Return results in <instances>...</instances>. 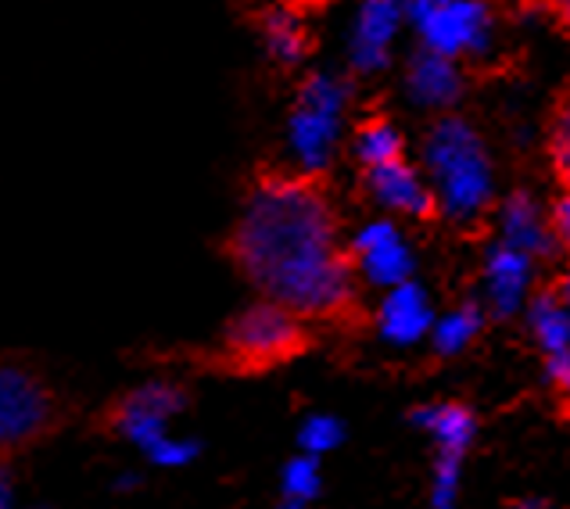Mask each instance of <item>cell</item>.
Returning a JSON list of instances; mask_svg holds the SVG:
<instances>
[{
	"label": "cell",
	"instance_id": "6da1fadb",
	"mask_svg": "<svg viewBox=\"0 0 570 509\" xmlns=\"http://www.w3.org/2000/svg\"><path fill=\"white\" fill-rule=\"evenodd\" d=\"M237 270L302 320H334L355 305V266L337 212L316 176L273 173L252 187L234 226Z\"/></svg>",
	"mask_w": 570,
	"mask_h": 509
},
{
	"label": "cell",
	"instance_id": "7a4b0ae2",
	"mask_svg": "<svg viewBox=\"0 0 570 509\" xmlns=\"http://www.w3.org/2000/svg\"><path fill=\"white\" fill-rule=\"evenodd\" d=\"M420 169L434 190L438 216L452 226H474L495 208V166L484 137L463 115L445 111L423 137Z\"/></svg>",
	"mask_w": 570,
	"mask_h": 509
},
{
	"label": "cell",
	"instance_id": "3957f363",
	"mask_svg": "<svg viewBox=\"0 0 570 509\" xmlns=\"http://www.w3.org/2000/svg\"><path fill=\"white\" fill-rule=\"evenodd\" d=\"M348 101L352 90L341 76L334 72L305 76L287 119V140H291V155L298 161V173L320 176L334 161L341 129H345Z\"/></svg>",
	"mask_w": 570,
	"mask_h": 509
},
{
	"label": "cell",
	"instance_id": "277c9868",
	"mask_svg": "<svg viewBox=\"0 0 570 509\" xmlns=\"http://www.w3.org/2000/svg\"><path fill=\"white\" fill-rule=\"evenodd\" d=\"M305 349V323L281 302H255L226 326L223 352L237 370H269Z\"/></svg>",
	"mask_w": 570,
	"mask_h": 509
},
{
	"label": "cell",
	"instance_id": "5b68a950",
	"mask_svg": "<svg viewBox=\"0 0 570 509\" xmlns=\"http://www.w3.org/2000/svg\"><path fill=\"white\" fill-rule=\"evenodd\" d=\"M410 26L423 47L455 61L484 58L495 43V19L484 0H410Z\"/></svg>",
	"mask_w": 570,
	"mask_h": 509
},
{
	"label": "cell",
	"instance_id": "8992f818",
	"mask_svg": "<svg viewBox=\"0 0 570 509\" xmlns=\"http://www.w3.org/2000/svg\"><path fill=\"white\" fill-rule=\"evenodd\" d=\"M58 423V402L47 381L22 363L0 359V452L26 449Z\"/></svg>",
	"mask_w": 570,
	"mask_h": 509
},
{
	"label": "cell",
	"instance_id": "52a82bcc",
	"mask_svg": "<svg viewBox=\"0 0 570 509\" xmlns=\"http://www.w3.org/2000/svg\"><path fill=\"white\" fill-rule=\"evenodd\" d=\"M348 258L355 266V276L377 291L413 281V273H416L413 244L405 241L395 216L370 219L355 229L348 241Z\"/></svg>",
	"mask_w": 570,
	"mask_h": 509
},
{
	"label": "cell",
	"instance_id": "ba28073f",
	"mask_svg": "<svg viewBox=\"0 0 570 509\" xmlns=\"http://www.w3.org/2000/svg\"><path fill=\"white\" fill-rule=\"evenodd\" d=\"M534 276H539V258L513 248L507 241H492L481 262V305L488 316L513 320L528 309L534 294Z\"/></svg>",
	"mask_w": 570,
	"mask_h": 509
},
{
	"label": "cell",
	"instance_id": "9c48e42d",
	"mask_svg": "<svg viewBox=\"0 0 570 509\" xmlns=\"http://www.w3.org/2000/svg\"><path fill=\"white\" fill-rule=\"evenodd\" d=\"M402 26H410V0H363L348 40L352 69L360 76L384 72Z\"/></svg>",
	"mask_w": 570,
	"mask_h": 509
},
{
	"label": "cell",
	"instance_id": "30bf717a",
	"mask_svg": "<svg viewBox=\"0 0 570 509\" xmlns=\"http://www.w3.org/2000/svg\"><path fill=\"white\" fill-rule=\"evenodd\" d=\"M184 391L173 388L166 381H155V384H144L137 391H129V395L116 405V431L129 441V446H137L140 452H148L158 438L169 434V420L184 409Z\"/></svg>",
	"mask_w": 570,
	"mask_h": 509
},
{
	"label": "cell",
	"instance_id": "8fae6325",
	"mask_svg": "<svg viewBox=\"0 0 570 509\" xmlns=\"http://www.w3.org/2000/svg\"><path fill=\"white\" fill-rule=\"evenodd\" d=\"M366 190L387 216L395 219H431L438 216L434 190L423 169H416L410 158H391L384 166L366 169Z\"/></svg>",
	"mask_w": 570,
	"mask_h": 509
},
{
	"label": "cell",
	"instance_id": "7c38bea8",
	"mask_svg": "<svg viewBox=\"0 0 570 509\" xmlns=\"http://www.w3.org/2000/svg\"><path fill=\"white\" fill-rule=\"evenodd\" d=\"M434 316L438 309L431 302V291L416 281H405L384 291L377 305V334L391 349H413V344L431 337Z\"/></svg>",
	"mask_w": 570,
	"mask_h": 509
},
{
	"label": "cell",
	"instance_id": "4fadbf2b",
	"mask_svg": "<svg viewBox=\"0 0 570 509\" xmlns=\"http://www.w3.org/2000/svg\"><path fill=\"white\" fill-rule=\"evenodd\" d=\"M495 234L499 241L528 252L531 258H552L560 252L557 234H552L549 208L534 198L531 190H513L502 202H495Z\"/></svg>",
	"mask_w": 570,
	"mask_h": 509
},
{
	"label": "cell",
	"instance_id": "5bb4252c",
	"mask_svg": "<svg viewBox=\"0 0 570 509\" xmlns=\"http://www.w3.org/2000/svg\"><path fill=\"white\" fill-rule=\"evenodd\" d=\"M463 65L449 58V55H438L431 47H416L405 61V94L416 108H428V111H449L460 105L463 97Z\"/></svg>",
	"mask_w": 570,
	"mask_h": 509
},
{
	"label": "cell",
	"instance_id": "9a60e30c",
	"mask_svg": "<svg viewBox=\"0 0 570 509\" xmlns=\"http://www.w3.org/2000/svg\"><path fill=\"white\" fill-rule=\"evenodd\" d=\"M413 423L431 434L438 452L466 456L478 441V417L463 402H428L413 413Z\"/></svg>",
	"mask_w": 570,
	"mask_h": 509
},
{
	"label": "cell",
	"instance_id": "2e32d148",
	"mask_svg": "<svg viewBox=\"0 0 570 509\" xmlns=\"http://www.w3.org/2000/svg\"><path fill=\"white\" fill-rule=\"evenodd\" d=\"M484 323H488V312L481 302H463V305H452L449 312H438L434 326H431V337H428L434 355L455 359L466 349H474V341L481 337Z\"/></svg>",
	"mask_w": 570,
	"mask_h": 509
},
{
	"label": "cell",
	"instance_id": "e0dca14e",
	"mask_svg": "<svg viewBox=\"0 0 570 509\" xmlns=\"http://www.w3.org/2000/svg\"><path fill=\"white\" fill-rule=\"evenodd\" d=\"M524 316H528V331H531L542 355L570 352V305L560 298L557 291L531 294Z\"/></svg>",
	"mask_w": 570,
	"mask_h": 509
},
{
	"label": "cell",
	"instance_id": "ac0fdd59",
	"mask_svg": "<svg viewBox=\"0 0 570 509\" xmlns=\"http://www.w3.org/2000/svg\"><path fill=\"white\" fill-rule=\"evenodd\" d=\"M263 43H266V55L281 65V69H295V65L305 61L308 47V29L302 26V19L291 8H269L263 14Z\"/></svg>",
	"mask_w": 570,
	"mask_h": 509
},
{
	"label": "cell",
	"instance_id": "d6986e66",
	"mask_svg": "<svg viewBox=\"0 0 570 509\" xmlns=\"http://www.w3.org/2000/svg\"><path fill=\"white\" fill-rule=\"evenodd\" d=\"M352 151L360 158L363 169L373 166H384L391 158H402L405 155V137L402 129L384 119V115H370L360 126H355V137H352Z\"/></svg>",
	"mask_w": 570,
	"mask_h": 509
},
{
	"label": "cell",
	"instance_id": "ffe728a7",
	"mask_svg": "<svg viewBox=\"0 0 570 509\" xmlns=\"http://www.w3.org/2000/svg\"><path fill=\"white\" fill-rule=\"evenodd\" d=\"M546 155H549V166H552V173H557L560 184L570 187V90H563V97L549 115Z\"/></svg>",
	"mask_w": 570,
	"mask_h": 509
},
{
	"label": "cell",
	"instance_id": "44dd1931",
	"mask_svg": "<svg viewBox=\"0 0 570 509\" xmlns=\"http://www.w3.org/2000/svg\"><path fill=\"white\" fill-rule=\"evenodd\" d=\"M463 463L466 456L438 452L434 473H431V509H460L463 496Z\"/></svg>",
	"mask_w": 570,
	"mask_h": 509
},
{
	"label": "cell",
	"instance_id": "7402d4cb",
	"mask_svg": "<svg viewBox=\"0 0 570 509\" xmlns=\"http://www.w3.org/2000/svg\"><path fill=\"white\" fill-rule=\"evenodd\" d=\"M341 446H345V423H341L337 417L313 413V417L302 420V427H298V449L302 452L323 459V456L341 449Z\"/></svg>",
	"mask_w": 570,
	"mask_h": 509
},
{
	"label": "cell",
	"instance_id": "603a6c76",
	"mask_svg": "<svg viewBox=\"0 0 570 509\" xmlns=\"http://www.w3.org/2000/svg\"><path fill=\"white\" fill-rule=\"evenodd\" d=\"M323 488V473H320V459L298 452L295 459H287V467L281 473V491L284 499H298V502H313Z\"/></svg>",
	"mask_w": 570,
	"mask_h": 509
},
{
	"label": "cell",
	"instance_id": "cb8c5ba5",
	"mask_svg": "<svg viewBox=\"0 0 570 509\" xmlns=\"http://www.w3.org/2000/svg\"><path fill=\"white\" fill-rule=\"evenodd\" d=\"M144 456H148L151 463L161 467V470H180V467H187V463H194V459H198V441L166 434V438H158Z\"/></svg>",
	"mask_w": 570,
	"mask_h": 509
},
{
	"label": "cell",
	"instance_id": "d4e9b609",
	"mask_svg": "<svg viewBox=\"0 0 570 509\" xmlns=\"http://www.w3.org/2000/svg\"><path fill=\"white\" fill-rule=\"evenodd\" d=\"M542 366H546V381L560 395V402H570V352L542 355Z\"/></svg>",
	"mask_w": 570,
	"mask_h": 509
},
{
	"label": "cell",
	"instance_id": "484cf974",
	"mask_svg": "<svg viewBox=\"0 0 570 509\" xmlns=\"http://www.w3.org/2000/svg\"><path fill=\"white\" fill-rule=\"evenodd\" d=\"M549 219H552V234H557L560 252L570 255V187H563L560 198L549 205Z\"/></svg>",
	"mask_w": 570,
	"mask_h": 509
},
{
	"label": "cell",
	"instance_id": "4316f807",
	"mask_svg": "<svg viewBox=\"0 0 570 509\" xmlns=\"http://www.w3.org/2000/svg\"><path fill=\"white\" fill-rule=\"evenodd\" d=\"M549 11H552V19L560 22V29L570 37V0H546Z\"/></svg>",
	"mask_w": 570,
	"mask_h": 509
},
{
	"label": "cell",
	"instance_id": "83f0119b",
	"mask_svg": "<svg viewBox=\"0 0 570 509\" xmlns=\"http://www.w3.org/2000/svg\"><path fill=\"white\" fill-rule=\"evenodd\" d=\"M0 509H14V484L4 467H0Z\"/></svg>",
	"mask_w": 570,
	"mask_h": 509
},
{
	"label": "cell",
	"instance_id": "f1b7e54d",
	"mask_svg": "<svg viewBox=\"0 0 570 509\" xmlns=\"http://www.w3.org/2000/svg\"><path fill=\"white\" fill-rule=\"evenodd\" d=\"M510 509H549V502L546 499H517Z\"/></svg>",
	"mask_w": 570,
	"mask_h": 509
},
{
	"label": "cell",
	"instance_id": "f546056e",
	"mask_svg": "<svg viewBox=\"0 0 570 509\" xmlns=\"http://www.w3.org/2000/svg\"><path fill=\"white\" fill-rule=\"evenodd\" d=\"M557 294H560V298L570 305V266L563 270V276H560V284H557Z\"/></svg>",
	"mask_w": 570,
	"mask_h": 509
},
{
	"label": "cell",
	"instance_id": "4dcf8cb0",
	"mask_svg": "<svg viewBox=\"0 0 570 509\" xmlns=\"http://www.w3.org/2000/svg\"><path fill=\"white\" fill-rule=\"evenodd\" d=\"M276 509H308L305 502H298V499H281V506Z\"/></svg>",
	"mask_w": 570,
	"mask_h": 509
},
{
	"label": "cell",
	"instance_id": "1f68e13d",
	"mask_svg": "<svg viewBox=\"0 0 570 509\" xmlns=\"http://www.w3.org/2000/svg\"><path fill=\"white\" fill-rule=\"evenodd\" d=\"M119 488H137V478H119Z\"/></svg>",
	"mask_w": 570,
	"mask_h": 509
}]
</instances>
